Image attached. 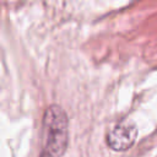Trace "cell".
Returning a JSON list of instances; mask_svg holds the SVG:
<instances>
[{
    "label": "cell",
    "mask_w": 157,
    "mask_h": 157,
    "mask_svg": "<svg viewBox=\"0 0 157 157\" xmlns=\"http://www.w3.org/2000/svg\"><path fill=\"white\" fill-rule=\"evenodd\" d=\"M67 115L65 110L52 104L43 117V150L40 157H61L67 146Z\"/></svg>",
    "instance_id": "obj_1"
},
{
    "label": "cell",
    "mask_w": 157,
    "mask_h": 157,
    "mask_svg": "<svg viewBox=\"0 0 157 157\" xmlns=\"http://www.w3.org/2000/svg\"><path fill=\"white\" fill-rule=\"evenodd\" d=\"M137 137V128L131 120L119 121L108 134L107 144L115 151H125L130 148Z\"/></svg>",
    "instance_id": "obj_2"
}]
</instances>
